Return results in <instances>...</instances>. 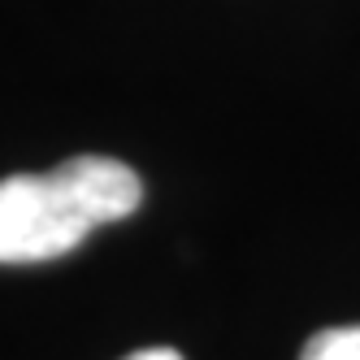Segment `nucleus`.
I'll use <instances>...</instances> for the list:
<instances>
[{
    "label": "nucleus",
    "mask_w": 360,
    "mask_h": 360,
    "mask_svg": "<svg viewBox=\"0 0 360 360\" xmlns=\"http://www.w3.org/2000/svg\"><path fill=\"white\" fill-rule=\"evenodd\" d=\"M126 360H183L174 347H143V352H135V356H126Z\"/></svg>",
    "instance_id": "nucleus-3"
},
{
    "label": "nucleus",
    "mask_w": 360,
    "mask_h": 360,
    "mask_svg": "<svg viewBox=\"0 0 360 360\" xmlns=\"http://www.w3.org/2000/svg\"><path fill=\"white\" fill-rule=\"evenodd\" d=\"M300 360H360V326H330L304 343Z\"/></svg>",
    "instance_id": "nucleus-2"
},
{
    "label": "nucleus",
    "mask_w": 360,
    "mask_h": 360,
    "mask_svg": "<svg viewBox=\"0 0 360 360\" xmlns=\"http://www.w3.org/2000/svg\"><path fill=\"white\" fill-rule=\"evenodd\" d=\"M143 183L113 157H70L48 174L0 178V265H31L74 252L96 226L131 217Z\"/></svg>",
    "instance_id": "nucleus-1"
}]
</instances>
